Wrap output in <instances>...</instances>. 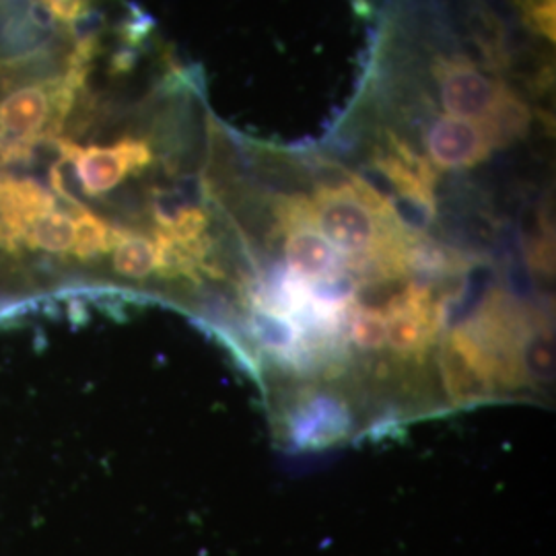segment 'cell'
Here are the masks:
<instances>
[{"mask_svg":"<svg viewBox=\"0 0 556 556\" xmlns=\"http://www.w3.org/2000/svg\"><path fill=\"white\" fill-rule=\"evenodd\" d=\"M89 60L91 41H85L59 79L29 80L0 93V160H23L40 140L59 132L77 100Z\"/></svg>","mask_w":556,"mask_h":556,"instance_id":"cell-1","label":"cell"},{"mask_svg":"<svg viewBox=\"0 0 556 556\" xmlns=\"http://www.w3.org/2000/svg\"><path fill=\"white\" fill-rule=\"evenodd\" d=\"M439 101L454 118L493 122L503 132L526 118V110L497 80L486 77L470 60L454 56L435 64Z\"/></svg>","mask_w":556,"mask_h":556,"instance_id":"cell-2","label":"cell"},{"mask_svg":"<svg viewBox=\"0 0 556 556\" xmlns=\"http://www.w3.org/2000/svg\"><path fill=\"white\" fill-rule=\"evenodd\" d=\"M59 147L91 197L114 190L128 174L151 163V147L140 139H122L112 147H80L66 139L59 140Z\"/></svg>","mask_w":556,"mask_h":556,"instance_id":"cell-3","label":"cell"},{"mask_svg":"<svg viewBox=\"0 0 556 556\" xmlns=\"http://www.w3.org/2000/svg\"><path fill=\"white\" fill-rule=\"evenodd\" d=\"M503 130L493 122L441 116L425 135L431 161L441 169H466L489 157Z\"/></svg>","mask_w":556,"mask_h":556,"instance_id":"cell-4","label":"cell"},{"mask_svg":"<svg viewBox=\"0 0 556 556\" xmlns=\"http://www.w3.org/2000/svg\"><path fill=\"white\" fill-rule=\"evenodd\" d=\"M319 233L337 250L349 254H367L379 241V225L365 200L346 194H330L319 200Z\"/></svg>","mask_w":556,"mask_h":556,"instance_id":"cell-5","label":"cell"},{"mask_svg":"<svg viewBox=\"0 0 556 556\" xmlns=\"http://www.w3.org/2000/svg\"><path fill=\"white\" fill-rule=\"evenodd\" d=\"M54 208V200L34 181L0 178V241H23L31 223Z\"/></svg>","mask_w":556,"mask_h":556,"instance_id":"cell-6","label":"cell"},{"mask_svg":"<svg viewBox=\"0 0 556 556\" xmlns=\"http://www.w3.org/2000/svg\"><path fill=\"white\" fill-rule=\"evenodd\" d=\"M287 266L305 278L328 277L338 266L337 248L314 229H298L285 243Z\"/></svg>","mask_w":556,"mask_h":556,"instance_id":"cell-7","label":"cell"},{"mask_svg":"<svg viewBox=\"0 0 556 556\" xmlns=\"http://www.w3.org/2000/svg\"><path fill=\"white\" fill-rule=\"evenodd\" d=\"M23 241L46 252H68L75 243V219L52 208L31 223Z\"/></svg>","mask_w":556,"mask_h":556,"instance_id":"cell-8","label":"cell"},{"mask_svg":"<svg viewBox=\"0 0 556 556\" xmlns=\"http://www.w3.org/2000/svg\"><path fill=\"white\" fill-rule=\"evenodd\" d=\"M114 268L124 277H149L157 268V245L147 239L119 236L114 252Z\"/></svg>","mask_w":556,"mask_h":556,"instance_id":"cell-9","label":"cell"},{"mask_svg":"<svg viewBox=\"0 0 556 556\" xmlns=\"http://www.w3.org/2000/svg\"><path fill=\"white\" fill-rule=\"evenodd\" d=\"M75 219V243L73 252L80 258H91L100 252H108L112 245L118 243L116 236L100 217L87 213L85 208L77 206Z\"/></svg>","mask_w":556,"mask_h":556,"instance_id":"cell-10","label":"cell"},{"mask_svg":"<svg viewBox=\"0 0 556 556\" xmlns=\"http://www.w3.org/2000/svg\"><path fill=\"white\" fill-rule=\"evenodd\" d=\"M351 337L361 349H381L386 344V318L376 309L358 312L351 324Z\"/></svg>","mask_w":556,"mask_h":556,"instance_id":"cell-11","label":"cell"},{"mask_svg":"<svg viewBox=\"0 0 556 556\" xmlns=\"http://www.w3.org/2000/svg\"><path fill=\"white\" fill-rule=\"evenodd\" d=\"M422 340V328L410 314H396L386 321V342L396 351H415Z\"/></svg>","mask_w":556,"mask_h":556,"instance_id":"cell-12","label":"cell"},{"mask_svg":"<svg viewBox=\"0 0 556 556\" xmlns=\"http://www.w3.org/2000/svg\"><path fill=\"white\" fill-rule=\"evenodd\" d=\"M528 15L532 17V25L538 31L555 40V0H530Z\"/></svg>","mask_w":556,"mask_h":556,"instance_id":"cell-13","label":"cell"},{"mask_svg":"<svg viewBox=\"0 0 556 556\" xmlns=\"http://www.w3.org/2000/svg\"><path fill=\"white\" fill-rule=\"evenodd\" d=\"M43 2L56 20L66 21V23L80 20L85 11V0H43Z\"/></svg>","mask_w":556,"mask_h":556,"instance_id":"cell-14","label":"cell"}]
</instances>
